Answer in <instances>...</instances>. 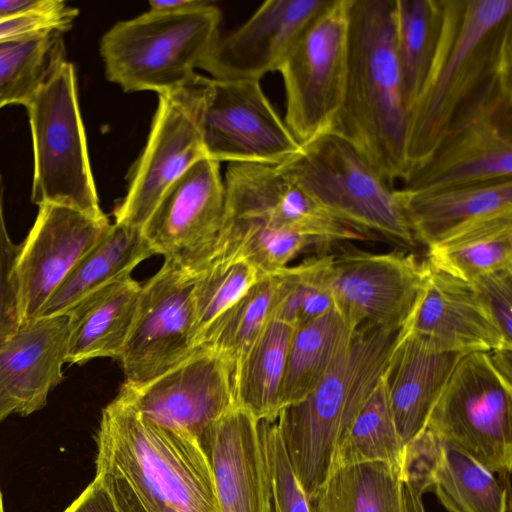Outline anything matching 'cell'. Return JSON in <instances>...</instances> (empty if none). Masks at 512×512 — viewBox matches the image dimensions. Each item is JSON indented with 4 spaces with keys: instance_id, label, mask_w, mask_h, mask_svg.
Returning a JSON list of instances; mask_svg holds the SVG:
<instances>
[{
    "instance_id": "obj_11",
    "label": "cell",
    "mask_w": 512,
    "mask_h": 512,
    "mask_svg": "<svg viewBox=\"0 0 512 512\" xmlns=\"http://www.w3.org/2000/svg\"><path fill=\"white\" fill-rule=\"evenodd\" d=\"M349 4L350 0H328L278 71L286 95L284 122L300 146L329 133L341 107Z\"/></svg>"
},
{
    "instance_id": "obj_9",
    "label": "cell",
    "mask_w": 512,
    "mask_h": 512,
    "mask_svg": "<svg viewBox=\"0 0 512 512\" xmlns=\"http://www.w3.org/2000/svg\"><path fill=\"white\" fill-rule=\"evenodd\" d=\"M491 472L512 468V383L488 352L463 355L436 400L426 429Z\"/></svg>"
},
{
    "instance_id": "obj_4",
    "label": "cell",
    "mask_w": 512,
    "mask_h": 512,
    "mask_svg": "<svg viewBox=\"0 0 512 512\" xmlns=\"http://www.w3.org/2000/svg\"><path fill=\"white\" fill-rule=\"evenodd\" d=\"M399 330L359 326L317 387L280 411L277 427L308 500L328 479L336 449L379 383Z\"/></svg>"
},
{
    "instance_id": "obj_1",
    "label": "cell",
    "mask_w": 512,
    "mask_h": 512,
    "mask_svg": "<svg viewBox=\"0 0 512 512\" xmlns=\"http://www.w3.org/2000/svg\"><path fill=\"white\" fill-rule=\"evenodd\" d=\"M96 475L118 512H220L212 470L192 435L116 396L96 433Z\"/></svg>"
},
{
    "instance_id": "obj_42",
    "label": "cell",
    "mask_w": 512,
    "mask_h": 512,
    "mask_svg": "<svg viewBox=\"0 0 512 512\" xmlns=\"http://www.w3.org/2000/svg\"><path fill=\"white\" fill-rule=\"evenodd\" d=\"M468 283L504 339L512 344V268L481 275Z\"/></svg>"
},
{
    "instance_id": "obj_18",
    "label": "cell",
    "mask_w": 512,
    "mask_h": 512,
    "mask_svg": "<svg viewBox=\"0 0 512 512\" xmlns=\"http://www.w3.org/2000/svg\"><path fill=\"white\" fill-rule=\"evenodd\" d=\"M328 0H269L229 35L218 38L199 69L215 80L258 81L279 71L288 53Z\"/></svg>"
},
{
    "instance_id": "obj_16",
    "label": "cell",
    "mask_w": 512,
    "mask_h": 512,
    "mask_svg": "<svg viewBox=\"0 0 512 512\" xmlns=\"http://www.w3.org/2000/svg\"><path fill=\"white\" fill-rule=\"evenodd\" d=\"M206 158L218 163L280 165L300 145L260 82L211 78L202 119Z\"/></svg>"
},
{
    "instance_id": "obj_38",
    "label": "cell",
    "mask_w": 512,
    "mask_h": 512,
    "mask_svg": "<svg viewBox=\"0 0 512 512\" xmlns=\"http://www.w3.org/2000/svg\"><path fill=\"white\" fill-rule=\"evenodd\" d=\"M257 271L239 258H222L196 274L194 343L258 279Z\"/></svg>"
},
{
    "instance_id": "obj_19",
    "label": "cell",
    "mask_w": 512,
    "mask_h": 512,
    "mask_svg": "<svg viewBox=\"0 0 512 512\" xmlns=\"http://www.w3.org/2000/svg\"><path fill=\"white\" fill-rule=\"evenodd\" d=\"M199 443L212 470L220 512H274L259 420L235 406Z\"/></svg>"
},
{
    "instance_id": "obj_37",
    "label": "cell",
    "mask_w": 512,
    "mask_h": 512,
    "mask_svg": "<svg viewBox=\"0 0 512 512\" xmlns=\"http://www.w3.org/2000/svg\"><path fill=\"white\" fill-rule=\"evenodd\" d=\"M331 254H321L278 273L272 318L305 325L333 306Z\"/></svg>"
},
{
    "instance_id": "obj_3",
    "label": "cell",
    "mask_w": 512,
    "mask_h": 512,
    "mask_svg": "<svg viewBox=\"0 0 512 512\" xmlns=\"http://www.w3.org/2000/svg\"><path fill=\"white\" fill-rule=\"evenodd\" d=\"M508 69L512 0H443L437 46L408 112V174L430 155L456 112Z\"/></svg>"
},
{
    "instance_id": "obj_14",
    "label": "cell",
    "mask_w": 512,
    "mask_h": 512,
    "mask_svg": "<svg viewBox=\"0 0 512 512\" xmlns=\"http://www.w3.org/2000/svg\"><path fill=\"white\" fill-rule=\"evenodd\" d=\"M331 260L334 306L355 327L400 329L426 282L430 265L414 253H372L339 245Z\"/></svg>"
},
{
    "instance_id": "obj_41",
    "label": "cell",
    "mask_w": 512,
    "mask_h": 512,
    "mask_svg": "<svg viewBox=\"0 0 512 512\" xmlns=\"http://www.w3.org/2000/svg\"><path fill=\"white\" fill-rule=\"evenodd\" d=\"M19 246L9 237L3 213V182L0 176V339L14 334L20 326L15 284Z\"/></svg>"
},
{
    "instance_id": "obj_40",
    "label": "cell",
    "mask_w": 512,
    "mask_h": 512,
    "mask_svg": "<svg viewBox=\"0 0 512 512\" xmlns=\"http://www.w3.org/2000/svg\"><path fill=\"white\" fill-rule=\"evenodd\" d=\"M78 10L60 0H42L27 11L0 19V43L32 37L50 31L69 30Z\"/></svg>"
},
{
    "instance_id": "obj_15",
    "label": "cell",
    "mask_w": 512,
    "mask_h": 512,
    "mask_svg": "<svg viewBox=\"0 0 512 512\" xmlns=\"http://www.w3.org/2000/svg\"><path fill=\"white\" fill-rule=\"evenodd\" d=\"M235 366L204 346L166 372L141 384L123 383L117 396L142 416L186 432L198 441L206 430L236 406Z\"/></svg>"
},
{
    "instance_id": "obj_32",
    "label": "cell",
    "mask_w": 512,
    "mask_h": 512,
    "mask_svg": "<svg viewBox=\"0 0 512 512\" xmlns=\"http://www.w3.org/2000/svg\"><path fill=\"white\" fill-rule=\"evenodd\" d=\"M405 446L397 432L381 377L338 445L330 474L338 468L375 461L402 469Z\"/></svg>"
},
{
    "instance_id": "obj_29",
    "label": "cell",
    "mask_w": 512,
    "mask_h": 512,
    "mask_svg": "<svg viewBox=\"0 0 512 512\" xmlns=\"http://www.w3.org/2000/svg\"><path fill=\"white\" fill-rule=\"evenodd\" d=\"M428 263L465 282L512 268V210L472 220L427 247Z\"/></svg>"
},
{
    "instance_id": "obj_48",
    "label": "cell",
    "mask_w": 512,
    "mask_h": 512,
    "mask_svg": "<svg viewBox=\"0 0 512 512\" xmlns=\"http://www.w3.org/2000/svg\"><path fill=\"white\" fill-rule=\"evenodd\" d=\"M275 512V511H274Z\"/></svg>"
},
{
    "instance_id": "obj_21",
    "label": "cell",
    "mask_w": 512,
    "mask_h": 512,
    "mask_svg": "<svg viewBox=\"0 0 512 512\" xmlns=\"http://www.w3.org/2000/svg\"><path fill=\"white\" fill-rule=\"evenodd\" d=\"M69 340L67 313L22 323L0 339V422L11 414L41 410L64 379Z\"/></svg>"
},
{
    "instance_id": "obj_13",
    "label": "cell",
    "mask_w": 512,
    "mask_h": 512,
    "mask_svg": "<svg viewBox=\"0 0 512 512\" xmlns=\"http://www.w3.org/2000/svg\"><path fill=\"white\" fill-rule=\"evenodd\" d=\"M196 274L170 261L141 284L135 319L119 358L125 382L141 384L187 358L194 343Z\"/></svg>"
},
{
    "instance_id": "obj_44",
    "label": "cell",
    "mask_w": 512,
    "mask_h": 512,
    "mask_svg": "<svg viewBox=\"0 0 512 512\" xmlns=\"http://www.w3.org/2000/svg\"><path fill=\"white\" fill-rule=\"evenodd\" d=\"M210 3L207 0H150L151 11H184Z\"/></svg>"
},
{
    "instance_id": "obj_5",
    "label": "cell",
    "mask_w": 512,
    "mask_h": 512,
    "mask_svg": "<svg viewBox=\"0 0 512 512\" xmlns=\"http://www.w3.org/2000/svg\"><path fill=\"white\" fill-rule=\"evenodd\" d=\"M220 10L212 2L184 11H151L115 23L100 40L108 81L124 92L158 95L197 73L219 38Z\"/></svg>"
},
{
    "instance_id": "obj_17",
    "label": "cell",
    "mask_w": 512,
    "mask_h": 512,
    "mask_svg": "<svg viewBox=\"0 0 512 512\" xmlns=\"http://www.w3.org/2000/svg\"><path fill=\"white\" fill-rule=\"evenodd\" d=\"M110 225L105 214L93 216L54 203L39 205L36 220L19 245L15 267L21 324L38 317L55 289Z\"/></svg>"
},
{
    "instance_id": "obj_34",
    "label": "cell",
    "mask_w": 512,
    "mask_h": 512,
    "mask_svg": "<svg viewBox=\"0 0 512 512\" xmlns=\"http://www.w3.org/2000/svg\"><path fill=\"white\" fill-rule=\"evenodd\" d=\"M278 273L259 276L250 288L200 336L196 346L216 351L234 366L272 319Z\"/></svg>"
},
{
    "instance_id": "obj_7",
    "label": "cell",
    "mask_w": 512,
    "mask_h": 512,
    "mask_svg": "<svg viewBox=\"0 0 512 512\" xmlns=\"http://www.w3.org/2000/svg\"><path fill=\"white\" fill-rule=\"evenodd\" d=\"M25 107L34 155L32 202L104 215L91 170L74 65L61 62Z\"/></svg>"
},
{
    "instance_id": "obj_31",
    "label": "cell",
    "mask_w": 512,
    "mask_h": 512,
    "mask_svg": "<svg viewBox=\"0 0 512 512\" xmlns=\"http://www.w3.org/2000/svg\"><path fill=\"white\" fill-rule=\"evenodd\" d=\"M356 329L335 306L294 329L281 390V410L300 402L317 387Z\"/></svg>"
},
{
    "instance_id": "obj_22",
    "label": "cell",
    "mask_w": 512,
    "mask_h": 512,
    "mask_svg": "<svg viewBox=\"0 0 512 512\" xmlns=\"http://www.w3.org/2000/svg\"><path fill=\"white\" fill-rule=\"evenodd\" d=\"M400 330L427 340L439 350L461 355L512 347L469 283L431 265L424 287Z\"/></svg>"
},
{
    "instance_id": "obj_26",
    "label": "cell",
    "mask_w": 512,
    "mask_h": 512,
    "mask_svg": "<svg viewBox=\"0 0 512 512\" xmlns=\"http://www.w3.org/2000/svg\"><path fill=\"white\" fill-rule=\"evenodd\" d=\"M141 284L131 275L115 279L80 300L68 312L66 363L119 359L131 331Z\"/></svg>"
},
{
    "instance_id": "obj_36",
    "label": "cell",
    "mask_w": 512,
    "mask_h": 512,
    "mask_svg": "<svg viewBox=\"0 0 512 512\" xmlns=\"http://www.w3.org/2000/svg\"><path fill=\"white\" fill-rule=\"evenodd\" d=\"M310 246L319 247V243L311 237L260 221L225 216L223 238L214 261L239 258L249 263L258 276L275 275Z\"/></svg>"
},
{
    "instance_id": "obj_12",
    "label": "cell",
    "mask_w": 512,
    "mask_h": 512,
    "mask_svg": "<svg viewBox=\"0 0 512 512\" xmlns=\"http://www.w3.org/2000/svg\"><path fill=\"white\" fill-rule=\"evenodd\" d=\"M224 225L220 163L203 158L167 189L141 232L153 254L198 274L218 256Z\"/></svg>"
},
{
    "instance_id": "obj_23",
    "label": "cell",
    "mask_w": 512,
    "mask_h": 512,
    "mask_svg": "<svg viewBox=\"0 0 512 512\" xmlns=\"http://www.w3.org/2000/svg\"><path fill=\"white\" fill-rule=\"evenodd\" d=\"M234 214L315 239L319 248L366 240L292 182L279 165H247L231 189Z\"/></svg>"
},
{
    "instance_id": "obj_2",
    "label": "cell",
    "mask_w": 512,
    "mask_h": 512,
    "mask_svg": "<svg viewBox=\"0 0 512 512\" xmlns=\"http://www.w3.org/2000/svg\"><path fill=\"white\" fill-rule=\"evenodd\" d=\"M394 8V0H350L345 88L329 132L348 142L391 187L408 175V102Z\"/></svg>"
},
{
    "instance_id": "obj_43",
    "label": "cell",
    "mask_w": 512,
    "mask_h": 512,
    "mask_svg": "<svg viewBox=\"0 0 512 512\" xmlns=\"http://www.w3.org/2000/svg\"><path fill=\"white\" fill-rule=\"evenodd\" d=\"M64 512H118L108 492L98 478L64 510Z\"/></svg>"
},
{
    "instance_id": "obj_28",
    "label": "cell",
    "mask_w": 512,
    "mask_h": 512,
    "mask_svg": "<svg viewBox=\"0 0 512 512\" xmlns=\"http://www.w3.org/2000/svg\"><path fill=\"white\" fill-rule=\"evenodd\" d=\"M152 255L141 230L114 222L55 289L38 317L67 313L98 288L131 275Z\"/></svg>"
},
{
    "instance_id": "obj_8",
    "label": "cell",
    "mask_w": 512,
    "mask_h": 512,
    "mask_svg": "<svg viewBox=\"0 0 512 512\" xmlns=\"http://www.w3.org/2000/svg\"><path fill=\"white\" fill-rule=\"evenodd\" d=\"M512 179V69L485 84L453 116L403 182L408 190Z\"/></svg>"
},
{
    "instance_id": "obj_10",
    "label": "cell",
    "mask_w": 512,
    "mask_h": 512,
    "mask_svg": "<svg viewBox=\"0 0 512 512\" xmlns=\"http://www.w3.org/2000/svg\"><path fill=\"white\" fill-rule=\"evenodd\" d=\"M210 82L196 74L158 95L146 145L130 169L126 195L114 210L115 223L141 230L167 189L206 158L202 119Z\"/></svg>"
},
{
    "instance_id": "obj_47",
    "label": "cell",
    "mask_w": 512,
    "mask_h": 512,
    "mask_svg": "<svg viewBox=\"0 0 512 512\" xmlns=\"http://www.w3.org/2000/svg\"><path fill=\"white\" fill-rule=\"evenodd\" d=\"M0 512H4V509H3V500H2V493H1V490H0Z\"/></svg>"
},
{
    "instance_id": "obj_46",
    "label": "cell",
    "mask_w": 512,
    "mask_h": 512,
    "mask_svg": "<svg viewBox=\"0 0 512 512\" xmlns=\"http://www.w3.org/2000/svg\"><path fill=\"white\" fill-rule=\"evenodd\" d=\"M42 0H0V19L27 11L38 6Z\"/></svg>"
},
{
    "instance_id": "obj_24",
    "label": "cell",
    "mask_w": 512,
    "mask_h": 512,
    "mask_svg": "<svg viewBox=\"0 0 512 512\" xmlns=\"http://www.w3.org/2000/svg\"><path fill=\"white\" fill-rule=\"evenodd\" d=\"M462 356L399 330L382 379L397 432L405 445L425 431L429 414Z\"/></svg>"
},
{
    "instance_id": "obj_35",
    "label": "cell",
    "mask_w": 512,
    "mask_h": 512,
    "mask_svg": "<svg viewBox=\"0 0 512 512\" xmlns=\"http://www.w3.org/2000/svg\"><path fill=\"white\" fill-rule=\"evenodd\" d=\"M394 3L396 49L409 112L437 46L443 0H394Z\"/></svg>"
},
{
    "instance_id": "obj_27",
    "label": "cell",
    "mask_w": 512,
    "mask_h": 512,
    "mask_svg": "<svg viewBox=\"0 0 512 512\" xmlns=\"http://www.w3.org/2000/svg\"><path fill=\"white\" fill-rule=\"evenodd\" d=\"M402 469L366 462L334 470L308 500L310 512H426Z\"/></svg>"
},
{
    "instance_id": "obj_30",
    "label": "cell",
    "mask_w": 512,
    "mask_h": 512,
    "mask_svg": "<svg viewBox=\"0 0 512 512\" xmlns=\"http://www.w3.org/2000/svg\"><path fill=\"white\" fill-rule=\"evenodd\" d=\"M294 327L272 318L245 356L235 365L237 407L257 420L276 421Z\"/></svg>"
},
{
    "instance_id": "obj_6",
    "label": "cell",
    "mask_w": 512,
    "mask_h": 512,
    "mask_svg": "<svg viewBox=\"0 0 512 512\" xmlns=\"http://www.w3.org/2000/svg\"><path fill=\"white\" fill-rule=\"evenodd\" d=\"M283 173L334 218L365 239L405 249L418 246L396 189L344 139L327 133L279 165Z\"/></svg>"
},
{
    "instance_id": "obj_25",
    "label": "cell",
    "mask_w": 512,
    "mask_h": 512,
    "mask_svg": "<svg viewBox=\"0 0 512 512\" xmlns=\"http://www.w3.org/2000/svg\"><path fill=\"white\" fill-rule=\"evenodd\" d=\"M416 242L428 247L477 218L512 210V179L422 190H396Z\"/></svg>"
},
{
    "instance_id": "obj_39",
    "label": "cell",
    "mask_w": 512,
    "mask_h": 512,
    "mask_svg": "<svg viewBox=\"0 0 512 512\" xmlns=\"http://www.w3.org/2000/svg\"><path fill=\"white\" fill-rule=\"evenodd\" d=\"M275 512H310L308 498L283 445L276 421L259 420Z\"/></svg>"
},
{
    "instance_id": "obj_20",
    "label": "cell",
    "mask_w": 512,
    "mask_h": 512,
    "mask_svg": "<svg viewBox=\"0 0 512 512\" xmlns=\"http://www.w3.org/2000/svg\"><path fill=\"white\" fill-rule=\"evenodd\" d=\"M402 472L448 512H510L509 475L489 471L428 430L406 444Z\"/></svg>"
},
{
    "instance_id": "obj_45",
    "label": "cell",
    "mask_w": 512,
    "mask_h": 512,
    "mask_svg": "<svg viewBox=\"0 0 512 512\" xmlns=\"http://www.w3.org/2000/svg\"><path fill=\"white\" fill-rule=\"evenodd\" d=\"M490 359L499 371V373L506 379H512V347H503L497 350L488 352Z\"/></svg>"
},
{
    "instance_id": "obj_33",
    "label": "cell",
    "mask_w": 512,
    "mask_h": 512,
    "mask_svg": "<svg viewBox=\"0 0 512 512\" xmlns=\"http://www.w3.org/2000/svg\"><path fill=\"white\" fill-rule=\"evenodd\" d=\"M63 35L54 30L0 43V108L29 103L66 60Z\"/></svg>"
}]
</instances>
